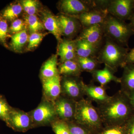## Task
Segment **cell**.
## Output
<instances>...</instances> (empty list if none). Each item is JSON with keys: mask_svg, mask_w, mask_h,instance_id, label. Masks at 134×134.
<instances>
[{"mask_svg": "<svg viewBox=\"0 0 134 134\" xmlns=\"http://www.w3.org/2000/svg\"><path fill=\"white\" fill-rule=\"evenodd\" d=\"M133 109L127 96H121L107 101L101 112L103 118L108 122L122 123L133 116Z\"/></svg>", "mask_w": 134, "mask_h": 134, "instance_id": "1", "label": "cell"}, {"mask_svg": "<svg viewBox=\"0 0 134 134\" xmlns=\"http://www.w3.org/2000/svg\"><path fill=\"white\" fill-rule=\"evenodd\" d=\"M129 51L128 48L106 37L105 43L99 52L96 59L99 63H104L105 66L113 71L119 66H125Z\"/></svg>", "mask_w": 134, "mask_h": 134, "instance_id": "2", "label": "cell"}, {"mask_svg": "<svg viewBox=\"0 0 134 134\" xmlns=\"http://www.w3.org/2000/svg\"><path fill=\"white\" fill-rule=\"evenodd\" d=\"M104 36L117 44L128 47L129 40L134 35V26L108 14L103 24Z\"/></svg>", "mask_w": 134, "mask_h": 134, "instance_id": "3", "label": "cell"}, {"mask_svg": "<svg viewBox=\"0 0 134 134\" xmlns=\"http://www.w3.org/2000/svg\"><path fill=\"white\" fill-rule=\"evenodd\" d=\"M29 113L34 128L50 126L58 119L54 103L43 97L38 106Z\"/></svg>", "mask_w": 134, "mask_h": 134, "instance_id": "4", "label": "cell"}, {"mask_svg": "<svg viewBox=\"0 0 134 134\" xmlns=\"http://www.w3.org/2000/svg\"><path fill=\"white\" fill-rule=\"evenodd\" d=\"M74 120L77 123L93 128L100 124V115L95 107L88 101L81 100L76 101Z\"/></svg>", "mask_w": 134, "mask_h": 134, "instance_id": "5", "label": "cell"}, {"mask_svg": "<svg viewBox=\"0 0 134 134\" xmlns=\"http://www.w3.org/2000/svg\"><path fill=\"white\" fill-rule=\"evenodd\" d=\"M5 123L15 132H25L34 128L29 112L14 107L12 108Z\"/></svg>", "mask_w": 134, "mask_h": 134, "instance_id": "6", "label": "cell"}, {"mask_svg": "<svg viewBox=\"0 0 134 134\" xmlns=\"http://www.w3.org/2000/svg\"><path fill=\"white\" fill-rule=\"evenodd\" d=\"M106 9L109 14L118 19L130 20L134 14V0L108 1Z\"/></svg>", "mask_w": 134, "mask_h": 134, "instance_id": "7", "label": "cell"}, {"mask_svg": "<svg viewBox=\"0 0 134 134\" xmlns=\"http://www.w3.org/2000/svg\"><path fill=\"white\" fill-rule=\"evenodd\" d=\"M76 103L74 100L60 95L54 103L58 119L67 122L73 121Z\"/></svg>", "mask_w": 134, "mask_h": 134, "instance_id": "8", "label": "cell"}, {"mask_svg": "<svg viewBox=\"0 0 134 134\" xmlns=\"http://www.w3.org/2000/svg\"><path fill=\"white\" fill-rule=\"evenodd\" d=\"M59 8L62 14L71 16L93 9L90 2L79 0H62L59 2Z\"/></svg>", "mask_w": 134, "mask_h": 134, "instance_id": "9", "label": "cell"}, {"mask_svg": "<svg viewBox=\"0 0 134 134\" xmlns=\"http://www.w3.org/2000/svg\"><path fill=\"white\" fill-rule=\"evenodd\" d=\"M106 9L96 8L84 12L74 17L79 20L83 28L98 24H103L108 16Z\"/></svg>", "mask_w": 134, "mask_h": 134, "instance_id": "10", "label": "cell"}, {"mask_svg": "<svg viewBox=\"0 0 134 134\" xmlns=\"http://www.w3.org/2000/svg\"><path fill=\"white\" fill-rule=\"evenodd\" d=\"M83 84V82L77 78L65 76L61 78V94H63L62 95L76 101L81 96Z\"/></svg>", "mask_w": 134, "mask_h": 134, "instance_id": "11", "label": "cell"}, {"mask_svg": "<svg viewBox=\"0 0 134 134\" xmlns=\"http://www.w3.org/2000/svg\"><path fill=\"white\" fill-rule=\"evenodd\" d=\"M41 81L43 86V97L54 103L61 94V77L60 74L51 78L43 79Z\"/></svg>", "mask_w": 134, "mask_h": 134, "instance_id": "12", "label": "cell"}, {"mask_svg": "<svg viewBox=\"0 0 134 134\" xmlns=\"http://www.w3.org/2000/svg\"><path fill=\"white\" fill-rule=\"evenodd\" d=\"M57 16L62 36L71 38L81 31L82 26L79 20L76 18L62 14Z\"/></svg>", "mask_w": 134, "mask_h": 134, "instance_id": "13", "label": "cell"}, {"mask_svg": "<svg viewBox=\"0 0 134 134\" xmlns=\"http://www.w3.org/2000/svg\"><path fill=\"white\" fill-rule=\"evenodd\" d=\"M104 36L103 24L83 28L77 38L85 40L99 49Z\"/></svg>", "mask_w": 134, "mask_h": 134, "instance_id": "14", "label": "cell"}, {"mask_svg": "<svg viewBox=\"0 0 134 134\" xmlns=\"http://www.w3.org/2000/svg\"><path fill=\"white\" fill-rule=\"evenodd\" d=\"M41 21L44 27L52 34L59 42L62 41V34L58 16H55L50 11L44 10L41 13Z\"/></svg>", "mask_w": 134, "mask_h": 134, "instance_id": "15", "label": "cell"}, {"mask_svg": "<svg viewBox=\"0 0 134 134\" xmlns=\"http://www.w3.org/2000/svg\"><path fill=\"white\" fill-rule=\"evenodd\" d=\"M58 53L62 63L75 59L77 55L75 40H62L58 46Z\"/></svg>", "mask_w": 134, "mask_h": 134, "instance_id": "16", "label": "cell"}, {"mask_svg": "<svg viewBox=\"0 0 134 134\" xmlns=\"http://www.w3.org/2000/svg\"><path fill=\"white\" fill-rule=\"evenodd\" d=\"M57 55H53L44 63L40 70L41 80L48 79L59 74Z\"/></svg>", "mask_w": 134, "mask_h": 134, "instance_id": "17", "label": "cell"}, {"mask_svg": "<svg viewBox=\"0 0 134 134\" xmlns=\"http://www.w3.org/2000/svg\"><path fill=\"white\" fill-rule=\"evenodd\" d=\"M77 55L82 58H94L98 48L85 40L77 38L75 40Z\"/></svg>", "mask_w": 134, "mask_h": 134, "instance_id": "18", "label": "cell"}, {"mask_svg": "<svg viewBox=\"0 0 134 134\" xmlns=\"http://www.w3.org/2000/svg\"><path fill=\"white\" fill-rule=\"evenodd\" d=\"M113 70L107 66L103 69L96 70L93 72L94 78L101 85H104L112 81L121 82V79L114 75Z\"/></svg>", "mask_w": 134, "mask_h": 134, "instance_id": "19", "label": "cell"}, {"mask_svg": "<svg viewBox=\"0 0 134 134\" xmlns=\"http://www.w3.org/2000/svg\"><path fill=\"white\" fill-rule=\"evenodd\" d=\"M58 69L59 74L65 76H76L79 74L81 71L78 63L75 59L62 63Z\"/></svg>", "mask_w": 134, "mask_h": 134, "instance_id": "20", "label": "cell"}, {"mask_svg": "<svg viewBox=\"0 0 134 134\" xmlns=\"http://www.w3.org/2000/svg\"><path fill=\"white\" fill-rule=\"evenodd\" d=\"M124 71L121 82L122 86L129 91H134V64L127 65L123 67Z\"/></svg>", "mask_w": 134, "mask_h": 134, "instance_id": "21", "label": "cell"}, {"mask_svg": "<svg viewBox=\"0 0 134 134\" xmlns=\"http://www.w3.org/2000/svg\"><path fill=\"white\" fill-rule=\"evenodd\" d=\"M29 36L26 29L13 34L11 37L10 46L16 52H20L29 40Z\"/></svg>", "mask_w": 134, "mask_h": 134, "instance_id": "22", "label": "cell"}, {"mask_svg": "<svg viewBox=\"0 0 134 134\" xmlns=\"http://www.w3.org/2000/svg\"><path fill=\"white\" fill-rule=\"evenodd\" d=\"M23 10L22 5L19 3H12L3 10L1 16L7 21L13 22L17 19Z\"/></svg>", "mask_w": 134, "mask_h": 134, "instance_id": "23", "label": "cell"}, {"mask_svg": "<svg viewBox=\"0 0 134 134\" xmlns=\"http://www.w3.org/2000/svg\"><path fill=\"white\" fill-rule=\"evenodd\" d=\"M25 22L31 33L38 32L44 29L41 20L36 15H28L25 17Z\"/></svg>", "mask_w": 134, "mask_h": 134, "instance_id": "24", "label": "cell"}, {"mask_svg": "<svg viewBox=\"0 0 134 134\" xmlns=\"http://www.w3.org/2000/svg\"><path fill=\"white\" fill-rule=\"evenodd\" d=\"M83 88L89 96L95 100L100 101L107 100L105 91L101 86H87L83 84Z\"/></svg>", "mask_w": 134, "mask_h": 134, "instance_id": "25", "label": "cell"}, {"mask_svg": "<svg viewBox=\"0 0 134 134\" xmlns=\"http://www.w3.org/2000/svg\"><path fill=\"white\" fill-rule=\"evenodd\" d=\"M82 70L93 72L96 70L99 62L94 58H82L77 56L75 59Z\"/></svg>", "mask_w": 134, "mask_h": 134, "instance_id": "26", "label": "cell"}, {"mask_svg": "<svg viewBox=\"0 0 134 134\" xmlns=\"http://www.w3.org/2000/svg\"><path fill=\"white\" fill-rule=\"evenodd\" d=\"M12 108L5 96L0 94V120L6 123Z\"/></svg>", "mask_w": 134, "mask_h": 134, "instance_id": "27", "label": "cell"}, {"mask_svg": "<svg viewBox=\"0 0 134 134\" xmlns=\"http://www.w3.org/2000/svg\"><path fill=\"white\" fill-rule=\"evenodd\" d=\"M55 134H70L68 122L57 119L50 125Z\"/></svg>", "mask_w": 134, "mask_h": 134, "instance_id": "28", "label": "cell"}, {"mask_svg": "<svg viewBox=\"0 0 134 134\" xmlns=\"http://www.w3.org/2000/svg\"><path fill=\"white\" fill-rule=\"evenodd\" d=\"M23 9L27 15H36L38 10V1L35 0H24L21 3Z\"/></svg>", "mask_w": 134, "mask_h": 134, "instance_id": "29", "label": "cell"}, {"mask_svg": "<svg viewBox=\"0 0 134 134\" xmlns=\"http://www.w3.org/2000/svg\"><path fill=\"white\" fill-rule=\"evenodd\" d=\"M46 34V33L40 32L31 34L29 37L27 49L29 50H31L37 47L41 43Z\"/></svg>", "mask_w": 134, "mask_h": 134, "instance_id": "30", "label": "cell"}, {"mask_svg": "<svg viewBox=\"0 0 134 134\" xmlns=\"http://www.w3.org/2000/svg\"><path fill=\"white\" fill-rule=\"evenodd\" d=\"M9 32L7 21L0 15V42L5 47H7V40Z\"/></svg>", "mask_w": 134, "mask_h": 134, "instance_id": "31", "label": "cell"}, {"mask_svg": "<svg viewBox=\"0 0 134 134\" xmlns=\"http://www.w3.org/2000/svg\"><path fill=\"white\" fill-rule=\"evenodd\" d=\"M26 26L25 22L21 19H17L12 22L9 31L10 33L15 34L25 30Z\"/></svg>", "mask_w": 134, "mask_h": 134, "instance_id": "32", "label": "cell"}, {"mask_svg": "<svg viewBox=\"0 0 134 134\" xmlns=\"http://www.w3.org/2000/svg\"><path fill=\"white\" fill-rule=\"evenodd\" d=\"M73 121L68 122L70 134H86L85 131L82 128L75 125Z\"/></svg>", "mask_w": 134, "mask_h": 134, "instance_id": "33", "label": "cell"}, {"mask_svg": "<svg viewBox=\"0 0 134 134\" xmlns=\"http://www.w3.org/2000/svg\"><path fill=\"white\" fill-rule=\"evenodd\" d=\"M134 64V47L129 51L125 62V66Z\"/></svg>", "mask_w": 134, "mask_h": 134, "instance_id": "34", "label": "cell"}, {"mask_svg": "<svg viewBox=\"0 0 134 134\" xmlns=\"http://www.w3.org/2000/svg\"><path fill=\"white\" fill-rule=\"evenodd\" d=\"M127 134H134V115L127 121Z\"/></svg>", "mask_w": 134, "mask_h": 134, "instance_id": "35", "label": "cell"}, {"mask_svg": "<svg viewBox=\"0 0 134 134\" xmlns=\"http://www.w3.org/2000/svg\"><path fill=\"white\" fill-rule=\"evenodd\" d=\"M101 134H123V133L121 129L116 127L107 130Z\"/></svg>", "mask_w": 134, "mask_h": 134, "instance_id": "36", "label": "cell"}, {"mask_svg": "<svg viewBox=\"0 0 134 134\" xmlns=\"http://www.w3.org/2000/svg\"><path fill=\"white\" fill-rule=\"evenodd\" d=\"M127 96L134 110V91H131L129 95H128Z\"/></svg>", "mask_w": 134, "mask_h": 134, "instance_id": "37", "label": "cell"}, {"mask_svg": "<svg viewBox=\"0 0 134 134\" xmlns=\"http://www.w3.org/2000/svg\"><path fill=\"white\" fill-rule=\"evenodd\" d=\"M130 23L132 25H133V26H134V14L131 18H130Z\"/></svg>", "mask_w": 134, "mask_h": 134, "instance_id": "38", "label": "cell"}, {"mask_svg": "<svg viewBox=\"0 0 134 134\" xmlns=\"http://www.w3.org/2000/svg\"></svg>", "mask_w": 134, "mask_h": 134, "instance_id": "39", "label": "cell"}]
</instances>
